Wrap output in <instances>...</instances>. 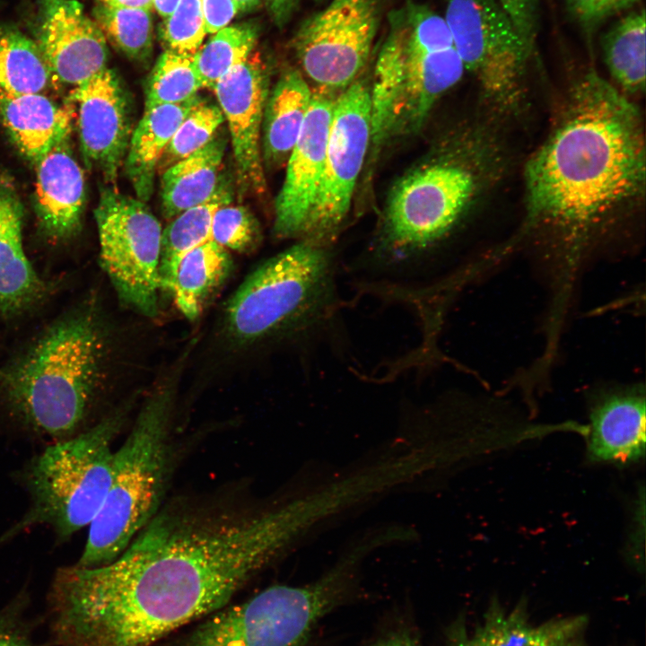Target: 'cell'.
Segmentation results:
<instances>
[{
  "mask_svg": "<svg viewBox=\"0 0 646 646\" xmlns=\"http://www.w3.org/2000/svg\"><path fill=\"white\" fill-rule=\"evenodd\" d=\"M645 165L637 105L596 71L578 75L523 170L520 232L549 263L553 319H564L589 258L644 204Z\"/></svg>",
  "mask_w": 646,
  "mask_h": 646,
  "instance_id": "6da1fadb",
  "label": "cell"
},
{
  "mask_svg": "<svg viewBox=\"0 0 646 646\" xmlns=\"http://www.w3.org/2000/svg\"><path fill=\"white\" fill-rule=\"evenodd\" d=\"M498 122L484 112L448 152L395 185L371 256L350 266L360 294L418 310L435 251L505 171Z\"/></svg>",
  "mask_w": 646,
  "mask_h": 646,
  "instance_id": "7a4b0ae2",
  "label": "cell"
},
{
  "mask_svg": "<svg viewBox=\"0 0 646 646\" xmlns=\"http://www.w3.org/2000/svg\"><path fill=\"white\" fill-rule=\"evenodd\" d=\"M109 338L94 299L51 322L0 370V416L15 432L57 442L87 430L106 376Z\"/></svg>",
  "mask_w": 646,
  "mask_h": 646,
  "instance_id": "3957f363",
  "label": "cell"
},
{
  "mask_svg": "<svg viewBox=\"0 0 646 646\" xmlns=\"http://www.w3.org/2000/svg\"><path fill=\"white\" fill-rule=\"evenodd\" d=\"M327 246L300 240L259 265L227 302L225 326L241 344L313 345L336 329L341 300Z\"/></svg>",
  "mask_w": 646,
  "mask_h": 646,
  "instance_id": "277c9868",
  "label": "cell"
},
{
  "mask_svg": "<svg viewBox=\"0 0 646 646\" xmlns=\"http://www.w3.org/2000/svg\"><path fill=\"white\" fill-rule=\"evenodd\" d=\"M127 412L128 406L121 405L87 430L49 443L26 461L17 480L29 506L0 535V546L38 526L48 527L60 543L90 526L110 484L112 444L125 425Z\"/></svg>",
  "mask_w": 646,
  "mask_h": 646,
  "instance_id": "5b68a950",
  "label": "cell"
},
{
  "mask_svg": "<svg viewBox=\"0 0 646 646\" xmlns=\"http://www.w3.org/2000/svg\"><path fill=\"white\" fill-rule=\"evenodd\" d=\"M174 397L172 381L150 393L130 432L114 450L110 484L88 527L76 566L111 562L159 512L170 469Z\"/></svg>",
  "mask_w": 646,
  "mask_h": 646,
  "instance_id": "8992f818",
  "label": "cell"
},
{
  "mask_svg": "<svg viewBox=\"0 0 646 646\" xmlns=\"http://www.w3.org/2000/svg\"><path fill=\"white\" fill-rule=\"evenodd\" d=\"M374 548L364 537L317 581L275 585L214 612L190 634L187 646H301L316 623L350 590L359 563Z\"/></svg>",
  "mask_w": 646,
  "mask_h": 646,
  "instance_id": "52a82bcc",
  "label": "cell"
},
{
  "mask_svg": "<svg viewBox=\"0 0 646 646\" xmlns=\"http://www.w3.org/2000/svg\"><path fill=\"white\" fill-rule=\"evenodd\" d=\"M444 19L466 72L479 86L484 110L503 120L527 102L533 50L495 0H448Z\"/></svg>",
  "mask_w": 646,
  "mask_h": 646,
  "instance_id": "ba28073f",
  "label": "cell"
},
{
  "mask_svg": "<svg viewBox=\"0 0 646 646\" xmlns=\"http://www.w3.org/2000/svg\"><path fill=\"white\" fill-rule=\"evenodd\" d=\"M380 48L400 64L404 100L399 129L420 128L435 103L463 78L464 64L451 47L445 20L427 5L406 0L388 16Z\"/></svg>",
  "mask_w": 646,
  "mask_h": 646,
  "instance_id": "9c48e42d",
  "label": "cell"
},
{
  "mask_svg": "<svg viewBox=\"0 0 646 646\" xmlns=\"http://www.w3.org/2000/svg\"><path fill=\"white\" fill-rule=\"evenodd\" d=\"M100 264L119 300L153 318L161 290L162 229L145 202L104 188L94 211Z\"/></svg>",
  "mask_w": 646,
  "mask_h": 646,
  "instance_id": "30bf717a",
  "label": "cell"
},
{
  "mask_svg": "<svg viewBox=\"0 0 646 646\" xmlns=\"http://www.w3.org/2000/svg\"><path fill=\"white\" fill-rule=\"evenodd\" d=\"M380 22V0H330L293 35L300 71L317 88L342 92L367 64Z\"/></svg>",
  "mask_w": 646,
  "mask_h": 646,
  "instance_id": "8fae6325",
  "label": "cell"
},
{
  "mask_svg": "<svg viewBox=\"0 0 646 646\" xmlns=\"http://www.w3.org/2000/svg\"><path fill=\"white\" fill-rule=\"evenodd\" d=\"M370 143V85L357 78L336 96L322 179L301 240L327 246L336 238L350 210Z\"/></svg>",
  "mask_w": 646,
  "mask_h": 646,
  "instance_id": "7c38bea8",
  "label": "cell"
},
{
  "mask_svg": "<svg viewBox=\"0 0 646 646\" xmlns=\"http://www.w3.org/2000/svg\"><path fill=\"white\" fill-rule=\"evenodd\" d=\"M213 90L228 124L240 192L264 194L266 182L261 131L269 92L266 66L259 55L252 52L223 76Z\"/></svg>",
  "mask_w": 646,
  "mask_h": 646,
  "instance_id": "4fadbf2b",
  "label": "cell"
},
{
  "mask_svg": "<svg viewBox=\"0 0 646 646\" xmlns=\"http://www.w3.org/2000/svg\"><path fill=\"white\" fill-rule=\"evenodd\" d=\"M336 96L316 88L299 137L287 159L285 178L275 204L274 232L301 240L320 186L328 131Z\"/></svg>",
  "mask_w": 646,
  "mask_h": 646,
  "instance_id": "5bb4252c",
  "label": "cell"
},
{
  "mask_svg": "<svg viewBox=\"0 0 646 646\" xmlns=\"http://www.w3.org/2000/svg\"><path fill=\"white\" fill-rule=\"evenodd\" d=\"M73 93L83 161L108 183L114 182L132 134L127 96L108 67L75 86Z\"/></svg>",
  "mask_w": 646,
  "mask_h": 646,
  "instance_id": "9a60e30c",
  "label": "cell"
},
{
  "mask_svg": "<svg viewBox=\"0 0 646 646\" xmlns=\"http://www.w3.org/2000/svg\"><path fill=\"white\" fill-rule=\"evenodd\" d=\"M39 46L52 74L74 86L107 65L106 38L75 0H44Z\"/></svg>",
  "mask_w": 646,
  "mask_h": 646,
  "instance_id": "2e32d148",
  "label": "cell"
},
{
  "mask_svg": "<svg viewBox=\"0 0 646 646\" xmlns=\"http://www.w3.org/2000/svg\"><path fill=\"white\" fill-rule=\"evenodd\" d=\"M645 388L642 385L605 388L589 403V458L625 464L645 452Z\"/></svg>",
  "mask_w": 646,
  "mask_h": 646,
  "instance_id": "e0dca14e",
  "label": "cell"
},
{
  "mask_svg": "<svg viewBox=\"0 0 646 646\" xmlns=\"http://www.w3.org/2000/svg\"><path fill=\"white\" fill-rule=\"evenodd\" d=\"M34 165L35 209L40 228L52 240H66L79 231L85 203L83 171L69 138Z\"/></svg>",
  "mask_w": 646,
  "mask_h": 646,
  "instance_id": "ac0fdd59",
  "label": "cell"
},
{
  "mask_svg": "<svg viewBox=\"0 0 646 646\" xmlns=\"http://www.w3.org/2000/svg\"><path fill=\"white\" fill-rule=\"evenodd\" d=\"M588 624L582 615L534 624L524 600L508 609L494 598L473 631H457L452 646H587Z\"/></svg>",
  "mask_w": 646,
  "mask_h": 646,
  "instance_id": "d6986e66",
  "label": "cell"
},
{
  "mask_svg": "<svg viewBox=\"0 0 646 646\" xmlns=\"http://www.w3.org/2000/svg\"><path fill=\"white\" fill-rule=\"evenodd\" d=\"M73 113L42 93L0 94V118L13 142L36 164L51 149L70 138Z\"/></svg>",
  "mask_w": 646,
  "mask_h": 646,
  "instance_id": "ffe728a7",
  "label": "cell"
},
{
  "mask_svg": "<svg viewBox=\"0 0 646 646\" xmlns=\"http://www.w3.org/2000/svg\"><path fill=\"white\" fill-rule=\"evenodd\" d=\"M312 90L299 69H285L266 100L261 151L264 165L273 167L287 161L309 111Z\"/></svg>",
  "mask_w": 646,
  "mask_h": 646,
  "instance_id": "44dd1931",
  "label": "cell"
},
{
  "mask_svg": "<svg viewBox=\"0 0 646 646\" xmlns=\"http://www.w3.org/2000/svg\"><path fill=\"white\" fill-rule=\"evenodd\" d=\"M200 100L197 95L183 103L144 109L132 131L124 160L127 175L139 200H149L158 165L173 135Z\"/></svg>",
  "mask_w": 646,
  "mask_h": 646,
  "instance_id": "7402d4cb",
  "label": "cell"
},
{
  "mask_svg": "<svg viewBox=\"0 0 646 646\" xmlns=\"http://www.w3.org/2000/svg\"><path fill=\"white\" fill-rule=\"evenodd\" d=\"M225 151L223 136L171 164L162 176V204L167 218L209 200L218 190Z\"/></svg>",
  "mask_w": 646,
  "mask_h": 646,
  "instance_id": "603a6c76",
  "label": "cell"
},
{
  "mask_svg": "<svg viewBox=\"0 0 646 646\" xmlns=\"http://www.w3.org/2000/svg\"><path fill=\"white\" fill-rule=\"evenodd\" d=\"M231 267L228 250L211 240L180 258L168 291L186 319L195 320L201 315Z\"/></svg>",
  "mask_w": 646,
  "mask_h": 646,
  "instance_id": "cb8c5ba5",
  "label": "cell"
},
{
  "mask_svg": "<svg viewBox=\"0 0 646 646\" xmlns=\"http://www.w3.org/2000/svg\"><path fill=\"white\" fill-rule=\"evenodd\" d=\"M645 31L644 9L634 10L622 17L602 40L603 58L611 83L631 100L645 91Z\"/></svg>",
  "mask_w": 646,
  "mask_h": 646,
  "instance_id": "d4e9b609",
  "label": "cell"
},
{
  "mask_svg": "<svg viewBox=\"0 0 646 646\" xmlns=\"http://www.w3.org/2000/svg\"><path fill=\"white\" fill-rule=\"evenodd\" d=\"M231 196L222 183L209 200L180 213L162 230L159 265L161 289L168 291L175 268L184 254L211 240L214 214L220 206L230 203Z\"/></svg>",
  "mask_w": 646,
  "mask_h": 646,
  "instance_id": "484cf974",
  "label": "cell"
},
{
  "mask_svg": "<svg viewBox=\"0 0 646 646\" xmlns=\"http://www.w3.org/2000/svg\"><path fill=\"white\" fill-rule=\"evenodd\" d=\"M52 78L39 44L19 31L0 28V94L42 93Z\"/></svg>",
  "mask_w": 646,
  "mask_h": 646,
  "instance_id": "4316f807",
  "label": "cell"
},
{
  "mask_svg": "<svg viewBox=\"0 0 646 646\" xmlns=\"http://www.w3.org/2000/svg\"><path fill=\"white\" fill-rule=\"evenodd\" d=\"M257 39L258 31L249 23L227 26L214 33L194 54L203 87L213 90L223 76L248 58Z\"/></svg>",
  "mask_w": 646,
  "mask_h": 646,
  "instance_id": "83f0119b",
  "label": "cell"
},
{
  "mask_svg": "<svg viewBox=\"0 0 646 646\" xmlns=\"http://www.w3.org/2000/svg\"><path fill=\"white\" fill-rule=\"evenodd\" d=\"M202 87L194 54L167 49L156 61L147 81L144 109L186 102L197 96Z\"/></svg>",
  "mask_w": 646,
  "mask_h": 646,
  "instance_id": "f1b7e54d",
  "label": "cell"
},
{
  "mask_svg": "<svg viewBox=\"0 0 646 646\" xmlns=\"http://www.w3.org/2000/svg\"><path fill=\"white\" fill-rule=\"evenodd\" d=\"M150 12L100 4L97 9V24L105 38L127 57L144 61L153 50V20Z\"/></svg>",
  "mask_w": 646,
  "mask_h": 646,
  "instance_id": "f546056e",
  "label": "cell"
},
{
  "mask_svg": "<svg viewBox=\"0 0 646 646\" xmlns=\"http://www.w3.org/2000/svg\"><path fill=\"white\" fill-rule=\"evenodd\" d=\"M223 121L220 107L201 99L173 135L159 163L161 167L166 169L204 147L215 136Z\"/></svg>",
  "mask_w": 646,
  "mask_h": 646,
  "instance_id": "4dcf8cb0",
  "label": "cell"
},
{
  "mask_svg": "<svg viewBox=\"0 0 646 646\" xmlns=\"http://www.w3.org/2000/svg\"><path fill=\"white\" fill-rule=\"evenodd\" d=\"M260 238L259 224L247 208L229 203L214 214L211 240L223 249L248 252L258 246Z\"/></svg>",
  "mask_w": 646,
  "mask_h": 646,
  "instance_id": "1f68e13d",
  "label": "cell"
},
{
  "mask_svg": "<svg viewBox=\"0 0 646 646\" xmlns=\"http://www.w3.org/2000/svg\"><path fill=\"white\" fill-rule=\"evenodd\" d=\"M207 34L201 0H181L161 28L167 49L195 54Z\"/></svg>",
  "mask_w": 646,
  "mask_h": 646,
  "instance_id": "d6a6232c",
  "label": "cell"
},
{
  "mask_svg": "<svg viewBox=\"0 0 646 646\" xmlns=\"http://www.w3.org/2000/svg\"><path fill=\"white\" fill-rule=\"evenodd\" d=\"M27 607L28 595L21 591L0 609V646H45L35 639Z\"/></svg>",
  "mask_w": 646,
  "mask_h": 646,
  "instance_id": "836d02e7",
  "label": "cell"
},
{
  "mask_svg": "<svg viewBox=\"0 0 646 646\" xmlns=\"http://www.w3.org/2000/svg\"><path fill=\"white\" fill-rule=\"evenodd\" d=\"M574 18L592 29L606 20L630 10L641 0H565Z\"/></svg>",
  "mask_w": 646,
  "mask_h": 646,
  "instance_id": "e575fe53",
  "label": "cell"
},
{
  "mask_svg": "<svg viewBox=\"0 0 646 646\" xmlns=\"http://www.w3.org/2000/svg\"><path fill=\"white\" fill-rule=\"evenodd\" d=\"M513 22L521 37L534 50L537 33L538 0H495Z\"/></svg>",
  "mask_w": 646,
  "mask_h": 646,
  "instance_id": "d590c367",
  "label": "cell"
},
{
  "mask_svg": "<svg viewBox=\"0 0 646 646\" xmlns=\"http://www.w3.org/2000/svg\"><path fill=\"white\" fill-rule=\"evenodd\" d=\"M207 33L214 34L228 26L239 12L233 0H201Z\"/></svg>",
  "mask_w": 646,
  "mask_h": 646,
  "instance_id": "8d00e7d4",
  "label": "cell"
},
{
  "mask_svg": "<svg viewBox=\"0 0 646 646\" xmlns=\"http://www.w3.org/2000/svg\"><path fill=\"white\" fill-rule=\"evenodd\" d=\"M23 215L13 179L0 166V219Z\"/></svg>",
  "mask_w": 646,
  "mask_h": 646,
  "instance_id": "74e56055",
  "label": "cell"
},
{
  "mask_svg": "<svg viewBox=\"0 0 646 646\" xmlns=\"http://www.w3.org/2000/svg\"><path fill=\"white\" fill-rule=\"evenodd\" d=\"M269 14L279 28L284 27L294 14L301 0H264Z\"/></svg>",
  "mask_w": 646,
  "mask_h": 646,
  "instance_id": "f35d334b",
  "label": "cell"
},
{
  "mask_svg": "<svg viewBox=\"0 0 646 646\" xmlns=\"http://www.w3.org/2000/svg\"><path fill=\"white\" fill-rule=\"evenodd\" d=\"M101 4L116 8L141 9L151 11L153 0H99Z\"/></svg>",
  "mask_w": 646,
  "mask_h": 646,
  "instance_id": "ab89813d",
  "label": "cell"
},
{
  "mask_svg": "<svg viewBox=\"0 0 646 646\" xmlns=\"http://www.w3.org/2000/svg\"><path fill=\"white\" fill-rule=\"evenodd\" d=\"M377 646H421L418 642L408 634L398 633L395 634L381 642Z\"/></svg>",
  "mask_w": 646,
  "mask_h": 646,
  "instance_id": "60d3db41",
  "label": "cell"
},
{
  "mask_svg": "<svg viewBox=\"0 0 646 646\" xmlns=\"http://www.w3.org/2000/svg\"><path fill=\"white\" fill-rule=\"evenodd\" d=\"M181 0H153V7L163 19L168 18L177 8Z\"/></svg>",
  "mask_w": 646,
  "mask_h": 646,
  "instance_id": "b9f144b4",
  "label": "cell"
},
{
  "mask_svg": "<svg viewBox=\"0 0 646 646\" xmlns=\"http://www.w3.org/2000/svg\"><path fill=\"white\" fill-rule=\"evenodd\" d=\"M239 8V12H249L258 7L262 0H233Z\"/></svg>",
  "mask_w": 646,
  "mask_h": 646,
  "instance_id": "7bdbcfd3",
  "label": "cell"
},
{
  "mask_svg": "<svg viewBox=\"0 0 646 646\" xmlns=\"http://www.w3.org/2000/svg\"><path fill=\"white\" fill-rule=\"evenodd\" d=\"M314 1H316L317 3H320V2H322V1H324V0H314Z\"/></svg>",
  "mask_w": 646,
  "mask_h": 646,
  "instance_id": "ee69618b",
  "label": "cell"
}]
</instances>
